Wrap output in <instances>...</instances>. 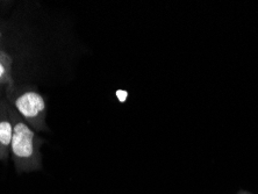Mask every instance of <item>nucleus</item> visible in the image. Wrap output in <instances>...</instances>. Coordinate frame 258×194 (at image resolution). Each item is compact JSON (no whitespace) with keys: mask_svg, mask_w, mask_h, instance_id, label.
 <instances>
[{"mask_svg":"<svg viewBox=\"0 0 258 194\" xmlns=\"http://www.w3.org/2000/svg\"><path fill=\"white\" fill-rule=\"evenodd\" d=\"M34 133L24 123H18L13 128L12 149L19 158H29L34 153L33 147Z\"/></svg>","mask_w":258,"mask_h":194,"instance_id":"f257e3e1","label":"nucleus"},{"mask_svg":"<svg viewBox=\"0 0 258 194\" xmlns=\"http://www.w3.org/2000/svg\"><path fill=\"white\" fill-rule=\"evenodd\" d=\"M15 105H17L19 112L26 117L36 116L45 107L43 98L35 92L25 93L24 96L18 99Z\"/></svg>","mask_w":258,"mask_h":194,"instance_id":"f03ea898","label":"nucleus"},{"mask_svg":"<svg viewBox=\"0 0 258 194\" xmlns=\"http://www.w3.org/2000/svg\"><path fill=\"white\" fill-rule=\"evenodd\" d=\"M13 128L10 122H0V144L9 146L12 142Z\"/></svg>","mask_w":258,"mask_h":194,"instance_id":"7ed1b4c3","label":"nucleus"},{"mask_svg":"<svg viewBox=\"0 0 258 194\" xmlns=\"http://www.w3.org/2000/svg\"><path fill=\"white\" fill-rule=\"evenodd\" d=\"M116 96H117V99H119L121 102H123V101H126L128 93L126 92V91L119 90V91H116Z\"/></svg>","mask_w":258,"mask_h":194,"instance_id":"20e7f679","label":"nucleus"},{"mask_svg":"<svg viewBox=\"0 0 258 194\" xmlns=\"http://www.w3.org/2000/svg\"><path fill=\"white\" fill-rule=\"evenodd\" d=\"M3 74H4V67L0 64V77H2Z\"/></svg>","mask_w":258,"mask_h":194,"instance_id":"39448f33","label":"nucleus"}]
</instances>
